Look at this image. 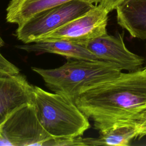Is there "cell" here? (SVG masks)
<instances>
[{
    "mask_svg": "<svg viewBox=\"0 0 146 146\" xmlns=\"http://www.w3.org/2000/svg\"><path fill=\"white\" fill-rule=\"evenodd\" d=\"M74 102L99 132L133 120L146 110V68L121 72L84 92Z\"/></svg>",
    "mask_w": 146,
    "mask_h": 146,
    "instance_id": "6da1fadb",
    "label": "cell"
},
{
    "mask_svg": "<svg viewBox=\"0 0 146 146\" xmlns=\"http://www.w3.org/2000/svg\"><path fill=\"white\" fill-rule=\"evenodd\" d=\"M54 92L74 102L84 92L117 77L122 72L117 65L104 60L68 59L55 68L31 67Z\"/></svg>",
    "mask_w": 146,
    "mask_h": 146,
    "instance_id": "7a4b0ae2",
    "label": "cell"
},
{
    "mask_svg": "<svg viewBox=\"0 0 146 146\" xmlns=\"http://www.w3.org/2000/svg\"><path fill=\"white\" fill-rule=\"evenodd\" d=\"M41 125L53 137L81 136L90 124L75 102L67 97L34 86V102Z\"/></svg>",
    "mask_w": 146,
    "mask_h": 146,
    "instance_id": "3957f363",
    "label": "cell"
},
{
    "mask_svg": "<svg viewBox=\"0 0 146 146\" xmlns=\"http://www.w3.org/2000/svg\"><path fill=\"white\" fill-rule=\"evenodd\" d=\"M94 6L93 3L82 0H72L50 8L18 26L15 36L25 44L34 42L86 13Z\"/></svg>",
    "mask_w": 146,
    "mask_h": 146,
    "instance_id": "277c9868",
    "label": "cell"
},
{
    "mask_svg": "<svg viewBox=\"0 0 146 146\" xmlns=\"http://www.w3.org/2000/svg\"><path fill=\"white\" fill-rule=\"evenodd\" d=\"M0 134L12 146H44L53 137L39 122L33 103L12 113L1 126Z\"/></svg>",
    "mask_w": 146,
    "mask_h": 146,
    "instance_id": "5b68a950",
    "label": "cell"
},
{
    "mask_svg": "<svg viewBox=\"0 0 146 146\" xmlns=\"http://www.w3.org/2000/svg\"><path fill=\"white\" fill-rule=\"evenodd\" d=\"M109 13L101 5H96L86 13L39 40H65L82 45L107 33L106 27Z\"/></svg>",
    "mask_w": 146,
    "mask_h": 146,
    "instance_id": "8992f818",
    "label": "cell"
},
{
    "mask_svg": "<svg viewBox=\"0 0 146 146\" xmlns=\"http://www.w3.org/2000/svg\"><path fill=\"white\" fill-rule=\"evenodd\" d=\"M123 35L124 33L117 34L116 36L107 33L82 45L100 60L113 63L121 70L128 72L140 70L144 59L128 50L124 42Z\"/></svg>",
    "mask_w": 146,
    "mask_h": 146,
    "instance_id": "52a82bcc",
    "label": "cell"
},
{
    "mask_svg": "<svg viewBox=\"0 0 146 146\" xmlns=\"http://www.w3.org/2000/svg\"><path fill=\"white\" fill-rule=\"evenodd\" d=\"M33 102L34 86L25 75L0 73V128L15 111Z\"/></svg>",
    "mask_w": 146,
    "mask_h": 146,
    "instance_id": "ba28073f",
    "label": "cell"
},
{
    "mask_svg": "<svg viewBox=\"0 0 146 146\" xmlns=\"http://www.w3.org/2000/svg\"><path fill=\"white\" fill-rule=\"evenodd\" d=\"M97 138L82 137L83 146L128 145L133 139L144 136L142 125L135 120L126 121L114 124L110 128L99 132Z\"/></svg>",
    "mask_w": 146,
    "mask_h": 146,
    "instance_id": "9c48e42d",
    "label": "cell"
},
{
    "mask_svg": "<svg viewBox=\"0 0 146 146\" xmlns=\"http://www.w3.org/2000/svg\"><path fill=\"white\" fill-rule=\"evenodd\" d=\"M15 47L29 52L52 53L67 59L102 60L84 46L65 40H39L30 43L16 45Z\"/></svg>",
    "mask_w": 146,
    "mask_h": 146,
    "instance_id": "30bf717a",
    "label": "cell"
},
{
    "mask_svg": "<svg viewBox=\"0 0 146 146\" xmlns=\"http://www.w3.org/2000/svg\"><path fill=\"white\" fill-rule=\"evenodd\" d=\"M116 10L120 26L132 37L146 39V0H122Z\"/></svg>",
    "mask_w": 146,
    "mask_h": 146,
    "instance_id": "8fae6325",
    "label": "cell"
},
{
    "mask_svg": "<svg viewBox=\"0 0 146 146\" xmlns=\"http://www.w3.org/2000/svg\"><path fill=\"white\" fill-rule=\"evenodd\" d=\"M72 0H11L6 8L8 23L22 25L37 14ZM97 5L101 0H82Z\"/></svg>",
    "mask_w": 146,
    "mask_h": 146,
    "instance_id": "7c38bea8",
    "label": "cell"
},
{
    "mask_svg": "<svg viewBox=\"0 0 146 146\" xmlns=\"http://www.w3.org/2000/svg\"><path fill=\"white\" fill-rule=\"evenodd\" d=\"M0 73L5 75H15L20 73V70L0 53Z\"/></svg>",
    "mask_w": 146,
    "mask_h": 146,
    "instance_id": "4fadbf2b",
    "label": "cell"
},
{
    "mask_svg": "<svg viewBox=\"0 0 146 146\" xmlns=\"http://www.w3.org/2000/svg\"><path fill=\"white\" fill-rule=\"evenodd\" d=\"M122 0H101L100 5L105 7L109 12H111L114 9H116L117 5Z\"/></svg>",
    "mask_w": 146,
    "mask_h": 146,
    "instance_id": "5bb4252c",
    "label": "cell"
},
{
    "mask_svg": "<svg viewBox=\"0 0 146 146\" xmlns=\"http://www.w3.org/2000/svg\"><path fill=\"white\" fill-rule=\"evenodd\" d=\"M0 146H12V145L0 134Z\"/></svg>",
    "mask_w": 146,
    "mask_h": 146,
    "instance_id": "9a60e30c",
    "label": "cell"
},
{
    "mask_svg": "<svg viewBox=\"0 0 146 146\" xmlns=\"http://www.w3.org/2000/svg\"><path fill=\"white\" fill-rule=\"evenodd\" d=\"M139 120L142 123L143 126L146 129V110L141 113L139 116Z\"/></svg>",
    "mask_w": 146,
    "mask_h": 146,
    "instance_id": "2e32d148",
    "label": "cell"
},
{
    "mask_svg": "<svg viewBox=\"0 0 146 146\" xmlns=\"http://www.w3.org/2000/svg\"><path fill=\"white\" fill-rule=\"evenodd\" d=\"M4 45V41L3 40L2 38H1V36H0V48L3 47Z\"/></svg>",
    "mask_w": 146,
    "mask_h": 146,
    "instance_id": "e0dca14e",
    "label": "cell"
},
{
    "mask_svg": "<svg viewBox=\"0 0 146 146\" xmlns=\"http://www.w3.org/2000/svg\"><path fill=\"white\" fill-rule=\"evenodd\" d=\"M145 68H146V67H145Z\"/></svg>",
    "mask_w": 146,
    "mask_h": 146,
    "instance_id": "ac0fdd59",
    "label": "cell"
}]
</instances>
